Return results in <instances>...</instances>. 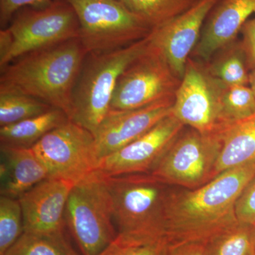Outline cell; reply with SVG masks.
Returning a JSON list of instances; mask_svg holds the SVG:
<instances>
[{
  "mask_svg": "<svg viewBox=\"0 0 255 255\" xmlns=\"http://www.w3.org/2000/svg\"><path fill=\"white\" fill-rule=\"evenodd\" d=\"M48 178L75 184L98 168L95 135L72 121L50 130L32 147Z\"/></svg>",
  "mask_w": 255,
  "mask_h": 255,
  "instance_id": "8fae6325",
  "label": "cell"
},
{
  "mask_svg": "<svg viewBox=\"0 0 255 255\" xmlns=\"http://www.w3.org/2000/svg\"><path fill=\"white\" fill-rule=\"evenodd\" d=\"M98 255H169V245L165 237L118 234Z\"/></svg>",
  "mask_w": 255,
  "mask_h": 255,
  "instance_id": "d4e9b609",
  "label": "cell"
},
{
  "mask_svg": "<svg viewBox=\"0 0 255 255\" xmlns=\"http://www.w3.org/2000/svg\"><path fill=\"white\" fill-rule=\"evenodd\" d=\"M152 30L192 7L198 0H119Z\"/></svg>",
  "mask_w": 255,
  "mask_h": 255,
  "instance_id": "7402d4cb",
  "label": "cell"
},
{
  "mask_svg": "<svg viewBox=\"0 0 255 255\" xmlns=\"http://www.w3.org/2000/svg\"><path fill=\"white\" fill-rule=\"evenodd\" d=\"M210 74L226 85H250V70L241 40L220 48L207 63Z\"/></svg>",
  "mask_w": 255,
  "mask_h": 255,
  "instance_id": "ffe728a7",
  "label": "cell"
},
{
  "mask_svg": "<svg viewBox=\"0 0 255 255\" xmlns=\"http://www.w3.org/2000/svg\"><path fill=\"white\" fill-rule=\"evenodd\" d=\"M254 13L255 0H220L206 18L192 58L207 63L220 48L237 39Z\"/></svg>",
  "mask_w": 255,
  "mask_h": 255,
  "instance_id": "2e32d148",
  "label": "cell"
},
{
  "mask_svg": "<svg viewBox=\"0 0 255 255\" xmlns=\"http://www.w3.org/2000/svg\"><path fill=\"white\" fill-rule=\"evenodd\" d=\"M2 255H79L65 233L23 232Z\"/></svg>",
  "mask_w": 255,
  "mask_h": 255,
  "instance_id": "cb8c5ba5",
  "label": "cell"
},
{
  "mask_svg": "<svg viewBox=\"0 0 255 255\" xmlns=\"http://www.w3.org/2000/svg\"><path fill=\"white\" fill-rule=\"evenodd\" d=\"M236 211L239 222L255 226V176L238 199Z\"/></svg>",
  "mask_w": 255,
  "mask_h": 255,
  "instance_id": "83f0119b",
  "label": "cell"
},
{
  "mask_svg": "<svg viewBox=\"0 0 255 255\" xmlns=\"http://www.w3.org/2000/svg\"><path fill=\"white\" fill-rule=\"evenodd\" d=\"M7 28L12 43L1 70L23 55L80 37L78 16L66 0H55L43 8H23Z\"/></svg>",
  "mask_w": 255,
  "mask_h": 255,
  "instance_id": "ba28073f",
  "label": "cell"
},
{
  "mask_svg": "<svg viewBox=\"0 0 255 255\" xmlns=\"http://www.w3.org/2000/svg\"><path fill=\"white\" fill-rule=\"evenodd\" d=\"M24 232L22 209L18 199L0 197V255Z\"/></svg>",
  "mask_w": 255,
  "mask_h": 255,
  "instance_id": "4316f807",
  "label": "cell"
},
{
  "mask_svg": "<svg viewBox=\"0 0 255 255\" xmlns=\"http://www.w3.org/2000/svg\"><path fill=\"white\" fill-rule=\"evenodd\" d=\"M106 182L118 234L165 237L167 202L174 187L150 173L106 176Z\"/></svg>",
  "mask_w": 255,
  "mask_h": 255,
  "instance_id": "277c9868",
  "label": "cell"
},
{
  "mask_svg": "<svg viewBox=\"0 0 255 255\" xmlns=\"http://www.w3.org/2000/svg\"><path fill=\"white\" fill-rule=\"evenodd\" d=\"M53 0H0V26L4 28L14 14L25 7L43 8Z\"/></svg>",
  "mask_w": 255,
  "mask_h": 255,
  "instance_id": "f1b7e54d",
  "label": "cell"
},
{
  "mask_svg": "<svg viewBox=\"0 0 255 255\" xmlns=\"http://www.w3.org/2000/svg\"><path fill=\"white\" fill-rule=\"evenodd\" d=\"M181 81L182 79L174 73L164 55L150 40L145 53L119 77L110 110H135L174 98Z\"/></svg>",
  "mask_w": 255,
  "mask_h": 255,
  "instance_id": "30bf717a",
  "label": "cell"
},
{
  "mask_svg": "<svg viewBox=\"0 0 255 255\" xmlns=\"http://www.w3.org/2000/svg\"><path fill=\"white\" fill-rule=\"evenodd\" d=\"M219 1L198 0L187 11L150 32L152 44L179 78L184 77L187 60L200 40L206 18Z\"/></svg>",
  "mask_w": 255,
  "mask_h": 255,
  "instance_id": "4fadbf2b",
  "label": "cell"
},
{
  "mask_svg": "<svg viewBox=\"0 0 255 255\" xmlns=\"http://www.w3.org/2000/svg\"><path fill=\"white\" fill-rule=\"evenodd\" d=\"M174 98L135 110H110L95 132L99 160L120 150L172 113Z\"/></svg>",
  "mask_w": 255,
  "mask_h": 255,
  "instance_id": "5bb4252c",
  "label": "cell"
},
{
  "mask_svg": "<svg viewBox=\"0 0 255 255\" xmlns=\"http://www.w3.org/2000/svg\"><path fill=\"white\" fill-rule=\"evenodd\" d=\"M205 244L208 255H255V226L238 222Z\"/></svg>",
  "mask_w": 255,
  "mask_h": 255,
  "instance_id": "603a6c76",
  "label": "cell"
},
{
  "mask_svg": "<svg viewBox=\"0 0 255 255\" xmlns=\"http://www.w3.org/2000/svg\"><path fill=\"white\" fill-rule=\"evenodd\" d=\"M148 35L120 49L87 53L74 87L70 120L95 135L110 111L119 77L150 44Z\"/></svg>",
  "mask_w": 255,
  "mask_h": 255,
  "instance_id": "3957f363",
  "label": "cell"
},
{
  "mask_svg": "<svg viewBox=\"0 0 255 255\" xmlns=\"http://www.w3.org/2000/svg\"><path fill=\"white\" fill-rule=\"evenodd\" d=\"M87 54L80 38L35 50L1 70L0 85L59 109L70 119L74 87Z\"/></svg>",
  "mask_w": 255,
  "mask_h": 255,
  "instance_id": "7a4b0ae2",
  "label": "cell"
},
{
  "mask_svg": "<svg viewBox=\"0 0 255 255\" xmlns=\"http://www.w3.org/2000/svg\"><path fill=\"white\" fill-rule=\"evenodd\" d=\"M80 24L87 53L120 49L146 38L152 28L119 0H66Z\"/></svg>",
  "mask_w": 255,
  "mask_h": 255,
  "instance_id": "8992f818",
  "label": "cell"
},
{
  "mask_svg": "<svg viewBox=\"0 0 255 255\" xmlns=\"http://www.w3.org/2000/svg\"><path fill=\"white\" fill-rule=\"evenodd\" d=\"M68 115L59 109L0 128L1 145L32 147L50 130L66 123Z\"/></svg>",
  "mask_w": 255,
  "mask_h": 255,
  "instance_id": "d6986e66",
  "label": "cell"
},
{
  "mask_svg": "<svg viewBox=\"0 0 255 255\" xmlns=\"http://www.w3.org/2000/svg\"><path fill=\"white\" fill-rule=\"evenodd\" d=\"M241 42L250 72L255 68V17L248 20L242 28Z\"/></svg>",
  "mask_w": 255,
  "mask_h": 255,
  "instance_id": "f546056e",
  "label": "cell"
},
{
  "mask_svg": "<svg viewBox=\"0 0 255 255\" xmlns=\"http://www.w3.org/2000/svg\"><path fill=\"white\" fill-rule=\"evenodd\" d=\"M224 85L210 74L206 63L190 57L174 97L172 114L201 133L221 135L229 127L221 105Z\"/></svg>",
  "mask_w": 255,
  "mask_h": 255,
  "instance_id": "9c48e42d",
  "label": "cell"
},
{
  "mask_svg": "<svg viewBox=\"0 0 255 255\" xmlns=\"http://www.w3.org/2000/svg\"><path fill=\"white\" fill-rule=\"evenodd\" d=\"M221 147L222 134L184 127L150 174L172 187L196 189L216 177Z\"/></svg>",
  "mask_w": 255,
  "mask_h": 255,
  "instance_id": "52a82bcc",
  "label": "cell"
},
{
  "mask_svg": "<svg viewBox=\"0 0 255 255\" xmlns=\"http://www.w3.org/2000/svg\"><path fill=\"white\" fill-rule=\"evenodd\" d=\"M255 176V159L228 169L194 189L174 187L166 211L169 246L204 243L239 221L236 203Z\"/></svg>",
  "mask_w": 255,
  "mask_h": 255,
  "instance_id": "6da1fadb",
  "label": "cell"
},
{
  "mask_svg": "<svg viewBox=\"0 0 255 255\" xmlns=\"http://www.w3.org/2000/svg\"><path fill=\"white\" fill-rule=\"evenodd\" d=\"M53 108L35 97L0 85V127L33 118Z\"/></svg>",
  "mask_w": 255,
  "mask_h": 255,
  "instance_id": "44dd1931",
  "label": "cell"
},
{
  "mask_svg": "<svg viewBox=\"0 0 255 255\" xmlns=\"http://www.w3.org/2000/svg\"><path fill=\"white\" fill-rule=\"evenodd\" d=\"M184 127L172 113L142 136L101 159L97 169L109 177L150 173Z\"/></svg>",
  "mask_w": 255,
  "mask_h": 255,
  "instance_id": "7c38bea8",
  "label": "cell"
},
{
  "mask_svg": "<svg viewBox=\"0 0 255 255\" xmlns=\"http://www.w3.org/2000/svg\"><path fill=\"white\" fill-rule=\"evenodd\" d=\"M65 223L82 255H98L117 238L106 176L99 169L74 184L65 207Z\"/></svg>",
  "mask_w": 255,
  "mask_h": 255,
  "instance_id": "5b68a950",
  "label": "cell"
},
{
  "mask_svg": "<svg viewBox=\"0 0 255 255\" xmlns=\"http://www.w3.org/2000/svg\"><path fill=\"white\" fill-rule=\"evenodd\" d=\"M223 117L228 125L255 113V95L249 85H224L221 95Z\"/></svg>",
  "mask_w": 255,
  "mask_h": 255,
  "instance_id": "484cf974",
  "label": "cell"
},
{
  "mask_svg": "<svg viewBox=\"0 0 255 255\" xmlns=\"http://www.w3.org/2000/svg\"><path fill=\"white\" fill-rule=\"evenodd\" d=\"M1 196L18 199L48 178L41 159L32 147L0 145Z\"/></svg>",
  "mask_w": 255,
  "mask_h": 255,
  "instance_id": "e0dca14e",
  "label": "cell"
},
{
  "mask_svg": "<svg viewBox=\"0 0 255 255\" xmlns=\"http://www.w3.org/2000/svg\"><path fill=\"white\" fill-rule=\"evenodd\" d=\"M255 159V113L238 121L223 132L216 176Z\"/></svg>",
  "mask_w": 255,
  "mask_h": 255,
  "instance_id": "ac0fdd59",
  "label": "cell"
},
{
  "mask_svg": "<svg viewBox=\"0 0 255 255\" xmlns=\"http://www.w3.org/2000/svg\"><path fill=\"white\" fill-rule=\"evenodd\" d=\"M169 255H208L204 243H186L169 246Z\"/></svg>",
  "mask_w": 255,
  "mask_h": 255,
  "instance_id": "4dcf8cb0",
  "label": "cell"
},
{
  "mask_svg": "<svg viewBox=\"0 0 255 255\" xmlns=\"http://www.w3.org/2000/svg\"><path fill=\"white\" fill-rule=\"evenodd\" d=\"M74 184L47 178L20 196L24 232L64 233L65 207Z\"/></svg>",
  "mask_w": 255,
  "mask_h": 255,
  "instance_id": "9a60e30c",
  "label": "cell"
},
{
  "mask_svg": "<svg viewBox=\"0 0 255 255\" xmlns=\"http://www.w3.org/2000/svg\"><path fill=\"white\" fill-rule=\"evenodd\" d=\"M250 86L255 95V68L250 72Z\"/></svg>",
  "mask_w": 255,
  "mask_h": 255,
  "instance_id": "1f68e13d",
  "label": "cell"
}]
</instances>
